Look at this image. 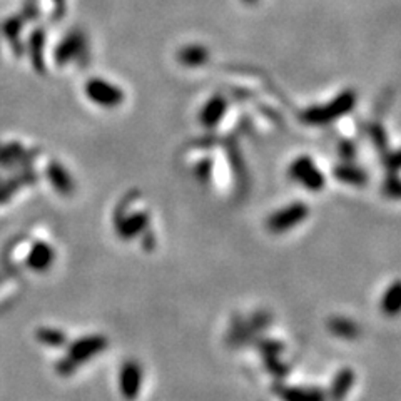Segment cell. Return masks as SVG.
<instances>
[{"instance_id":"1","label":"cell","mask_w":401,"mask_h":401,"mask_svg":"<svg viewBox=\"0 0 401 401\" xmlns=\"http://www.w3.org/2000/svg\"><path fill=\"white\" fill-rule=\"evenodd\" d=\"M108 346V338L102 334H87V336L76 339L67 346V355L57 363V371L62 376H71L77 368L85 365L89 359L104 353Z\"/></svg>"},{"instance_id":"2","label":"cell","mask_w":401,"mask_h":401,"mask_svg":"<svg viewBox=\"0 0 401 401\" xmlns=\"http://www.w3.org/2000/svg\"><path fill=\"white\" fill-rule=\"evenodd\" d=\"M356 104V96L353 91H345L338 94L336 99H331L330 102L321 105H314L305 110L302 114V122L309 126H325L330 122L336 121L338 117H343L350 112Z\"/></svg>"},{"instance_id":"3","label":"cell","mask_w":401,"mask_h":401,"mask_svg":"<svg viewBox=\"0 0 401 401\" xmlns=\"http://www.w3.org/2000/svg\"><path fill=\"white\" fill-rule=\"evenodd\" d=\"M288 176L293 182L300 184L302 189L309 192H319L325 189L326 176L316 166L311 155H298L288 167Z\"/></svg>"},{"instance_id":"4","label":"cell","mask_w":401,"mask_h":401,"mask_svg":"<svg viewBox=\"0 0 401 401\" xmlns=\"http://www.w3.org/2000/svg\"><path fill=\"white\" fill-rule=\"evenodd\" d=\"M85 97L101 109H116L126 101V94L119 85L102 77H92L84 87Z\"/></svg>"},{"instance_id":"5","label":"cell","mask_w":401,"mask_h":401,"mask_svg":"<svg viewBox=\"0 0 401 401\" xmlns=\"http://www.w3.org/2000/svg\"><path fill=\"white\" fill-rule=\"evenodd\" d=\"M309 216V207L301 200L288 204V206L281 207V210L274 211L266 221V228L273 234H284V232L291 231Z\"/></svg>"},{"instance_id":"6","label":"cell","mask_w":401,"mask_h":401,"mask_svg":"<svg viewBox=\"0 0 401 401\" xmlns=\"http://www.w3.org/2000/svg\"><path fill=\"white\" fill-rule=\"evenodd\" d=\"M114 226H116V232L121 239L129 241L134 237L144 234L149 228V214L144 211L137 212H126L119 206L116 211V218H114Z\"/></svg>"},{"instance_id":"7","label":"cell","mask_w":401,"mask_h":401,"mask_svg":"<svg viewBox=\"0 0 401 401\" xmlns=\"http://www.w3.org/2000/svg\"><path fill=\"white\" fill-rule=\"evenodd\" d=\"M142 366L136 359H129L119 370V391L122 398L128 401H134L142 390Z\"/></svg>"},{"instance_id":"8","label":"cell","mask_w":401,"mask_h":401,"mask_svg":"<svg viewBox=\"0 0 401 401\" xmlns=\"http://www.w3.org/2000/svg\"><path fill=\"white\" fill-rule=\"evenodd\" d=\"M54 261H56V251L52 249L51 244L42 243V241L32 244V248L28 249L26 256L27 268L34 273L49 271Z\"/></svg>"},{"instance_id":"9","label":"cell","mask_w":401,"mask_h":401,"mask_svg":"<svg viewBox=\"0 0 401 401\" xmlns=\"http://www.w3.org/2000/svg\"><path fill=\"white\" fill-rule=\"evenodd\" d=\"M274 393L281 401H328L325 391L318 388H302V386H284L278 384Z\"/></svg>"},{"instance_id":"10","label":"cell","mask_w":401,"mask_h":401,"mask_svg":"<svg viewBox=\"0 0 401 401\" xmlns=\"http://www.w3.org/2000/svg\"><path fill=\"white\" fill-rule=\"evenodd\" d=\"M228 102L223 96H212L199 110V122L204 128L212 129L226 116Z\"/></svg>"},{"instance_id":"11","label":"cell","mask_w":401,"mask_h":401,"mask_svg":"<svg viewBox=\"0 0 401 401\" xmlns=\"http://www.w3.org/2000/svg\"><path fill=\"white\" fill-rule=\"evenodd\" d=\"M356 375L351 368H341L336 375H334L333 382L330 384L328 390V401H345V398L351 393V388L355 386Z\"/></svg>"},{"instance_id":"12","label":"cell","mask_w":401,"mask_h":401,"mask_svg":"<svg viewBox=\"0 0 401 401\" xmlns=\"http://www.w3.org/2000/svg\"><path fill=\"white\" fill-rule=\"evenodd\" d=\"M326 328L330 330L333 336L346 339V341H351V339L359 336V326L356 325L353 319L346 316H331L328 323H326Z\"/></svg>"},{"instance_id":"13","label":"cell","mask_w":401,"mask_h":401,"mask_svg":"<svg viewBox=\"0 0 401 401\" xmlns=\"http://www.w3.org/2000/svg\"><path fill=\"white\" fill-rule=\"evenodd\" d=\"M334 178L339 182L350 184V186H365L368 181L366 171H363L361 167L353 166V164H341L333 171Z\"/></svg>"},{"instance_id":"14","label":"cell","mask_w":401,"mask_h":401,"mask_svg":"<svg viewBox=\"0 0 401 401\" xmlns=\"http://www.w3.org/2000/svg\"><path fill=\"white\" fill-rule=\"evenodd\" d=\"M178 59L179 62L187 65V67H199V65H204L210 60V51L204 46L192 44V46H186L179 51Z\"/></svg>"},{"instance_id":"15","label":"cell","mask_w":401,"mask_h":401,"mask_svg":"<svg viewBox=\"0 0 401 401\" xmlns=\"http://www.w3.org/2000/svg\"><path fill=\"white\" fill-rule=\"evenodd\" d=\"M400 301H401V293H400V283L395 281L390 288L386 289L382 298V311L386 316H396L400 313Z\"/></svg>"},{"instance_id":"16","label":"cell","mask_w":401,"mask_h":401,"mask_svg":"<svg viewBox=\"0 0 401 401\" xmlns=\"http://www.w3.org/2000/svg\"><path fill=\"white\" fill-rule=\"evenodd\" d=\"M35 338L37 341H40L42 345L52 348H60L67 345V336L64 334V331L56 328H39L35 331Z\"/></svg>"},{"instance_id":"17","label":"cell","mask_w":401,"mask_h":401,"mask_svg":"<svg viewBox=\"0 0 401 401\" xmlns=\"http://www.w3.org/2000/svg\"><path fill=\"white\" fill-rule=\"evenodd\" d=\"M49 178H51L52 184L56 186V189L60 192V194H72L74 192V182L72 179L69 178V174H65L64 169H60L59 166H52L51 171H49Z\"/></svg>"},{"instance_id":"18","label":"cell","mask_w":401,"mask_h":401,"mask_svg":"<svg viewBox=\"0 0 401 401\" xmlns=\"http://www.w3.org/2000/svg\"><path fill=\"white\" fill-rule=\"evenodd\" d=\"M257 350H259L261 355H263L264 361L271 358H280L281 351H283V343L276 341V339L264 338L257 341Z\"/></svg>"},{"instance_id":"19","label":"cell","mask_w":401,"mask_h":401,"mask_svg":"<svg viewBox=\"0 0 401 401\" xmlns=\"http://www.w3.org/2000/svg\"><path fill=\"white\" fill-rule=\"evenodd\" d=\"M244 3H249V6H253V3H257V0H243Z\"/></svg>"}]
</instances>
